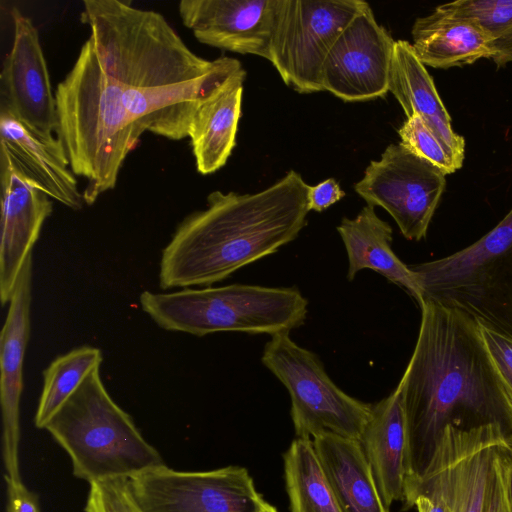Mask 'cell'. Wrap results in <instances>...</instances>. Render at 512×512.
I'll return each mask as SVG.
<instances>
[{
  "label": "cell",
  "mask_w": 512,
  "mask_h": 512,
  "mask_svg": "<svg viewBox=\"0 0 512 512\" xmlns=\"http://www.w3.org/2000/svg\"><path fill=\"white\" fill-rule=\"evenodd\" d=\"M412 47L426 66L447 69L492 58L493 39L472 22L439 10L415 20Z\"/></svg>",
  "instance_id": "44dd1931"
},
{
  "label": "cell",
  "mask_w": 512,
  "mask_h": 512,
  "mask_svg": "<svg viewBox=\"0 0 512 512\" xmlns=\"http://www.w3.org/2000/svg\"><path fill=\"white\" fill-rule=\"evenodd\" d=\"M278 0H182L178 12L202 44L269 59Z\"/></svg>",
  "instance_id": "5bb4252c"
},
{
  "label": "cell",
  "mask_w": 512,
  "mask_h": 512,
  "mask_svg": "<svg viewBox=\"0 0 512 512\" xmlns=\"http://www.w3.org/2000/svg\"><path fill=\"white\" fill-rule=\"evenodd\" d=\"M291 512H342L311 439H295L284 454Z\"/></svg>",
  "instance_id": "cb8c5ba5"
},
{
  "label": "cell",
  "mask_w": 512,
  "mask_h": 512,
  "mask_svg": "<svg viewBox=\"0 0 512 512\" xmlns=\"http://www.w3.org/2000/svg\"><path fill=\"white\" fill-rule=\"evenodd\" d=\"M493 56L491 59L501 66L512 62V31L493 41Z\"/></svg>",
  "instance_id": "836d02e7"
},
{
  "label": "cell",
  "mask_w": 512,
  "mask_h": 512,
  "mask_svg": "<svg viewBox=\"0 0 512 512\" xmlns=\"http://www.w3.org/2000/svg\"><path fill=\"white\" fill-rule=\"evenodd\" d=\"M510 455L507 442L492 454L487 477L484 512H512L509 496Z\"/></svg>",
  "instance_id": "f546056e"
},
{
  "label": "cell",
  "mask_w": 512,
  "mask_h": 512,
  "mask_svg": "<svg viewBox=\"0 0 512 512\" xmlns=\"http://www.w3.org/2000/svg\"><path fill=\"white\" fill-rule=\"evenodd\" d=\"M13 39L3 61L1 105L41 136L58 132L55 94L37 28L17 7L11 9Z\"/></svg>",
  "instance_id": "7c38bea8"
},
{
  "label": "cell",
  "mask_w": 512,
  "mask_h": 512,
  "mask_svg": "<svg viewBox=\"0 0 512 512\" xmlns=\"http://www.w3.org/2000/svg\"><path fill=\"white\" fill-rule=\"evenodd\" d=\"M420 308L417 341L398 383L407 426L406 481L426 472L448 426L499 427L512 444V402L479 324L433 302Z\"/></svg>",
  "instance_id": "7a4b0ae2"
},
{
  "label": "cell",
  "mask_w": 512,
  "mask_h": 512,
  "mask_svg": "<svg viewBox=\"0 0 512 512\" xmlns=\"http://www.w3.org/2000/svg\"><path fill=\"white\" fill-rule=\"evenodd\" d=\"M85 512H143L131 491L128 477L90 483Z\"/></svg>",
  "instance_id": "f1b7e54d"
},
{
  "label": "cell",
  "mask_w": 512,
  "mask_h": 512,
  "mask_svg": "<svg viewBox=\"0 0 512 512\" xmlns=\"http://www.w3.org/2000/svg\"><path fill=\"white\" fill-rule=\"evenodd\" d=\"M313 443L342 512H389L359 440L327 435Z\"/></svg>",
  "instance_id": "603a6c76"
},
{
  "label": "cell",
  "mask_w": 512,
  "mask_h": 512,
  "mask_svg": "<svg viewBox=\"0 0 512 512\" xmlns=\"http://www.w3.org/2000/svg\"><path fill=\"white\" fill-rule=\"evenodd\" d=\"M344 196L345 192L341 189L339 183L334 178L326 179L309 187V210L322 212L331 205L340 201Z\"/></svg>",
  "instance_id": "1f68e13d"
},
{
  "label": "cell",
  "mask_w": 512,
  "mask_h": 512,
  "mask_svg": "<svg viewBox=\"0 0 512 512\" xmlns=\"http://www.w3.org/2000/svg\"><path fill=\"white\" fill-rule=\"evenodd\" d=\"M139 302L160 328L198 337L218 332L289 333L304 323L308 312V301L297 288L248 284L146 290Z\"/></svg>",
  "instance_id": "5b68a950"
},
{
  "label": "cell",
  "mask_w": 512,
  "mask_h": 512,
  "mask_svg": "<svg viewBox=\"0 0 512 512\" xmlns=\"http://www.w3.org/2000/svg\"><path fill=\"white\" fill-rule=\"evenodd\" d=\"M129 480L143 512H259L267 503L239 466L184 472L162 464Z\"/></svg>",
  "instance_id": "30bf717a"
},
{
  "label": "cell",
  "mask_w": 512,
  "mask_h": 512,
  "mask_svg": "<svg viewBox=\"0 0 512 512\" xmlns=\"http://www.w3.org/2000/svg\"><path fill=\"white\" fill-rule=\"evenodd\" d=\"M367 2L278 0L268 61L301 94L323 91L325 59L345 27Z\"/></svg>",
  "instance_id": "ba28073f"
},
{
  "label": "cell",
  "mask_w": 512,
  "mask_h": 512,
  "mask_svg": "<svg viewBox=\"0 0 512 512\" xmlns=\"http://www.w3.org/2000/svg\"><path fill=\"white\" fill-rule=\"evenodd\" d=\"M32 275L31 254L16 282L0 338L2 458L5 475L14 481H21L18 461L20 400L24 388V357L31 329Z\"/></svg>",
  "instance_id": "9a60e30c"
},
{
  "label": "cell",
  "mask_w": 512,
  "mask_h": 512,
  "mask_svg": "<svg viewBox=\"0 0 512 512\" xmlns=\"http://www.w3.org/2000/svg\"><path fill=\"white\" fill-rule=\"evenodd\" d=\"M309 187L289 170L256 193L211 192L206 208L187 215L162 250L159 286L209 287L277 252L307 225Z\"/></svg>",
  "instance_id": "3957f363"
},
{
  "label": "cell",
  "mask_w": 512,
  "mask_h": 512,
  "mask_svg": "<svg viewBox=\"0 0 512 512\" xmlns=\"http://www.w3.org/2000/svg\"><path fill=\"white\" fill-rule=\"evenodd\" d=\"M437 8L472 22L493 41L512 31V0H457Z\"/></svg>",
  "instance_id": "4316f807"
},
{
  "label": "cell",
  "mask_w": 512,
  "mask_h": 512,
  "mask_svg": "<svg viewBox=\"0 0 512 512\" xmlns=\"http://www.w3.org/2000/svg\"><path fill=\"white\" fill-rule=\"evenodd\" d=\"M0 186V299L5 305L10 302L18 277L32 254L45 220L52 213L53 204L3 151H0Z\"/></svg>",
  "instance_id": "4fadbf2b"
},
{
  "label": "cell",
  "mask_w": 512,
  "mask_h": 512,
  "mask_svg": "<svg viewBox=\"0 0 512 512\" xmlns=\"http://www.w3.org/2000/svg\"><path fill=\"white\" fill-rule=\"evenodd\" d=\"M261 362L290 395L297 438L332 435L360 440L372 405L342 391L316 354L295 343L289 333H280L265 344Z\"/></svg>",
  "instance_id": "52a82bcc"
},
{
  "label": "cell",
  "mask_w": 512,
  "mask_h": 512,
  "mask_svg": "<svg viewBox=\"0 0 512 512\" xmlns=\"http://www.w3.org/2000/svg\"><path fill=\"white\" fill-rule=\"evenodd\" d=\"M70 456L73 474L96 481L131 477L164 464L131 416L110 396L93 370L46 424Z\"/></svg>",
  "instance_id": "277c9868"
},
{
  "label": "cell",
  "mask_w": 512,
  "mask_h": 512,
  "mask_svg": "<svg viewBox=\"0 0 512 512\" xmlns=\"http://www.w3.org/2000/svg\"><path fill=\"white\" fill-rule=\"evenodd\" d=\"M7 486V512H40L38 498L21 481L4 475Z\"/></svg>",
  "instance_id": "d6a6232c"
},
{
  "label": "cell",
  "mask_w": 512,
  "mask_h": 512,
  "mask_svg": "<svg viewBox=\"0 0 512 512\" xmlns=\"http://www.w3.org/2000/svg\"><path fill=\"white\" fill-rule=\"evenodd\" d=\"M445 176L401 143L390 144L379 160L366 167L354 190L367 205L385 209L406 239L419 241L426 236L440 202Z\"/></svg>",
  "instance_id": "9c48e42d"
},
{
  "label": "cell",
  "mask_w": 512,
  "mask_h": 512,
  "mask_svg": "<svg viewBox=\"0 0 512 512\" xmlns=\"http://www.w3.org/2000/svg\"><path fill=\"white\" fill-rule=\"evenodd\" d=\"M442 437L449 449L452 512H484L492 454L498 445L507 442L502 430L489 426L463 431L448 426Z\"/></svg>",
  "instance_id": "7402d4cb"
},
{
  "label": "cell",
  "mask_w": 512,
  "mask_h": 512,
  "mask_svg": "<svg viewBox=\"0 0 512 512\" xmlns=\"http://www.w3.org/2000/svg\"><path fill=\"white\" fill-rule=\"evenodd\" d=\"M394 46L395 40L366 3L330 49L322 68V89L345 102L384 97Z\"/></svg>",
  "instance_id": "8fae6325"
},
{
  "label": "cell",
  "mask_w": 512,
  "mask_h": 512,
  "mask_svg": "<svg viewBox=\"0 0 512 512\" xmlns=\"http://www.w3.org/2000/svg\"><path fill=\"white\" fill-rule=\"evenodd\" d=\"M383 504L389 509L404 501L408 439L401 387L372 405L370 419L360 437Z\"/></svg>",
  "instance_id": "e0dca14e"
},
{
  "label": "cell",
  "mask_w": 512,
  "mask_h": 512,
  "mask_svg": "<svg viewBox=\"0 0 512 512\" xmlns=\"http://www.w3.org/2000/svg\"><path fill=\"white\" fill-rule=\"evenodd\" d=\"M403 503L406 509L416 507L417 512H452L450 457L443 437L426 472L405 482Z\"/></svg>",
  "instance_id": "484cf974"
},
{
  "label": "cell",
  "mask_w": 512,
  "mask_h": 512,
  "mask_svg": "<svg viewBox=\"0 0 512 512\" xmlns=\"http://www.w3.org/2000/svg\"><path fill=\"white\" fill-rule=\"evenodd\" d=\"M0 151L50 198L72 210L82 209L83 194L61 140L36 134L1 104Z\"/></svg>",
  "instance_id": "2e32d148"
},
{
  "label": "cell",
  "mask_w": 512,
  "mask_h": 512,
  "mask_svg": "<svg viewBox=\"0 0 512 512\" xmlns=\"http://www.w3.org/2000/svg\"><path fill=\"white\" fill-rule=\"evenodd\" d=\"M80 18L109 97L140 137L187 138L198 109L244 69L198 56L162 14L127 1L85 0Z\"/></svg>",
  "instance_id": "6da1fadb"
},
{
  "label": "cell",
  "mask_w": 512,
  "mask_h": 512,
  "mask_svg": "<svg viewBox=\"0 0 512 512\" xmlns=\"http://www.w3.org/2000/svg\"><path fill=\"white\" fill-rule=\"evenodd\" d=\"M401 144L415 155L438 167L445 175L461 168L453 153L432 133L418 115H413L398 130Z\"/></svg>",
  "instance_id": "83f0119b"
},
{
  "label": "cell",
  "mask_w": 512,
  "mask_h": 512,
  "mask_svg": "<svg viewBox=\"0 0 512 512\" xmlns=\"http://www.w3.org/2000/svg\"><path fill=\"white\" fill-rule=\"evenodd\" d=\"M509 455H510V469H509V496L512 506V444L508 443Z\"/></svg>",
  "instance_id": "e575fe53"
},
{
  "label": "cell",
  "mask_w": 512,
  "mask_h": 512,
  "mask_svg": "<svg viewBox=\"0 0 512 512\" xmlns=\"http://www.w3.org/2000/svg\"><path fill=\"white\" fill-rule=\"evenodd\" d=\"M259 512H277V510L270 504L266 503L263 509H261Z\"/></svg>",
  "instance_id": "d590c367"
},
{
  "label": "cell",
  "mask_w": 512,
  "mask_h": 512,
  "mask_svg": "<svg viewBox=\"0 0 512 512\" xmlns=\"http://www.w3.org/2000/svg\"><path fill=\"white\" fill-rule=\"evenodd\" d=\"M103 361L102 352L93 346H80L55 358L43 371L35 425L44 429L49 420L75 392L84 379Z\"/></svg>",
  "instance_id": "d4e9b609"
},
{
  "label": "cell",
  "mask_w": 512,
  "mask_h": 512,
  "mask_svg": "<svg viewBox=\"0 0 512 512\" xmlns=\"http://www.w3.org/2000/svg\"><path fill=\"white\" fill-rule=\"evenodd\" d=\"M480 332L512 402V339L482 326Z\"/></svg>",
  "instance_id": "4dcf8cb0"
},
{
  "label": "cell",
  "mask_w": 512,
  "mask_h": 512,
  "mask_svg": "<svg viewBox=\"0 0 512 512\" xmlns=\"http://www.w3.org/2000/svg\"><path fill=\"white\" fill-rule=\"evenodd\" d=\"M347 257V279L352 281L363 269L373 270L403 288L420 305L421 292L412 270L391 248L392 227L374 207L364 206L353 218L344 217L337 226Z\"/></svg>",
  "instance_id": "d6986e66"
},
{
  "label": "cell",
  "mask_w": 512,
  "mask_h": 512,
  "mask_svg": "<svg viewBox=\"0 0 512 512\" xmlns=\"http://www.w3.org/2000/svg\"><path fill=\"white\" fill-rule=\"evenodd\" d=\"M388 88L406 117L418 115L432 133L463 163L465 140L453 131L451 117L443 105L433 79L408 41H395Z\"/></svg>",
  "instance_id": "ac0fdd59"
},
{
  "label": "cell",
  "mask_w": 512,
  "mask_h": 512,
  "mask_svg": "<svg viewBox=\"0 0 512 512\" xmlns=\"http://www.w3.org/2000/svg\"><path fill=\"white\" fill-rule=\"evenodd\" d=\"M409 268L420 288V305L457 310L512 339V208L470 246Z\"/></svg>",
  "instance_id": "8992f818"
},
{
  "label": "cell",
  "mask_w": 512,
  "mask_h": 512,
  "mask_svg": "<svg viewBox=\"0 0 512 512\" xmlns=\"http://www.w3.org/2000/svg\"><path fill=\"white\" fill-rule=\"evenodd\" d=\"M245 78L243 69L209 98L194 116L188 137L196 169L202 175L222 168L236 145Z\"/></svg>",
  "instance_id": "ffe728a7"
}]
</instances>
